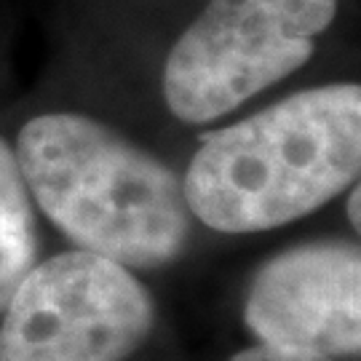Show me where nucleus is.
Wrapping results in <instances>:
<instances>
[{"instance_id": "f257e3e1", "label": "nucleus", "mask_w": 361, "mask_h": 361, "mask_svg": "<svg viewBox=\"0 0 361 361\" xmlns=\"http://www.w3.org/2000/svg\"><path fill=\"white\" fill-rule=\"evenodd\" d=\"M359 169L361 86L326 83L204 134L182 193L212 231L262 233L345 193Z\"/></svg>"}, {"instance_id": "f03ea898", "label": "nucleus", "mask_w": 361, "mask_h": 361, "mask_svg": "<svg viewBox=\"0 0 361 361\" xmlns=\"http://www.w3.org/2000/svg\"><path fill=\"white\" fill-rule=\"evenodd\" d=\"M27 190L78 249L129 271L185 255L193 214L180 177L137 142L80 113H46L16 137Z\"/></svg>"}, {"instance_id": "7ed1b4c3", "label": "nucleus", "mask_w": 361, "mask_h": 361, "mask_svg": "<svg viewBox=\"0 0 361 361\" xmlns=\"http://www.w3.org/2000/svg\"><path fill=\"white\" fill-rule=\"evenodd\" d=\"M337 0H209L171 46L164 99L182 123H212L308 62Z\"/></svg>"}, {"instance_id": "20e7f679", "label": "nucleus", "mask_w": 361, "mask_h": 361, "mask_svg": "<svg viewBox=\"0 0 361 361\" xmlns=\"http://www.w3.org/2000/svg\"><path fill=\"white\" fill-rule=\"evenodd\" d=\"M3 313L0 361H126L158 319L134 271L86 249L35 262Z\"/></svg>"}, {"instance_id": "39448f33", "label": "nucleus", "mask_w": 361, "mask_h": 361, "mask_svg": "<svg viewBox=\"0 0 361 361\" xmlns=\"http://www.w3.org/2000/svg\"><path fill=\"white\" fill-rule=\"evenodd\" d=\"M244 324L262 345L356 359L361 255L350 241H313L268 259L252 279Z\"/></svg>"}, {"instance_id": "423d86ee", "label": "nucleus", "mask_w": 361, "mask_h": 361, "mask_svg": "<svg viewBox=\"0 0 361 361\" xmlns=\"http://www.w3.org/2000/svg\"><path fill=\"white\" fill-rule=\"evenodd\" d=\"M40 252L32 195L13 147L0 137V313L35 268Z\"/></svg>"}, {"instance_id": "0eeeda50", "label": "nucleus", "mask_w": 361, "mask_h": 361, "mask_svg": "<svg viewBox=\"0 0 361 361\" xmlns=\"http://www.w3.org/2000/svg\"><path fill=\"white\" fill-rule=\"evenodd\" d=\"M228 361H337L329 356H316V353H300V350H286V348H273V345H249V348L238 350L235 356Z\"/></svg>"}, {"instance_id": "6e6552de", "label": "nucleus", "mask_w": 361, "mask_h": 361, "mask_svg": "<svg viewBox=\"0 0 361 361\" xmlns=\"http://www.w3.org/2000/svg\"><path fill=\"white\" fill-rule=\"evenodd\" d=\"M350 195H348V219L350 225H353V231H359L361 228V188L359 185H353L348 188Z\"/></svg>"}]
</instances>
